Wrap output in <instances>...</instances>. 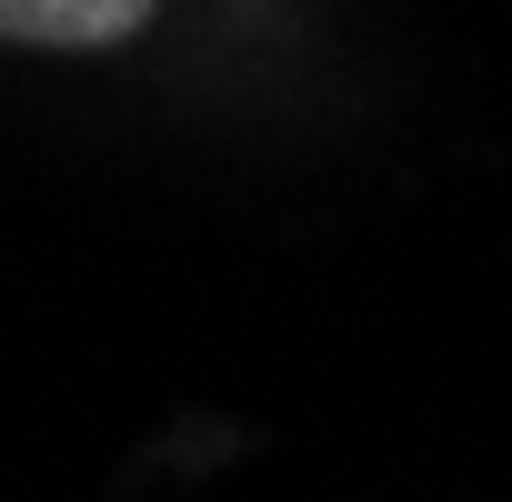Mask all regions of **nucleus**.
<instances>
[{"mask_svg": "<svg viewBox=\"0 0 512 502\" xmlns=\"http://www.w3.org/2000/svg\"><path fill=\"white\" fill-rule=\"evenodd\" d=\"M151 11L161 0H0V41H21V51H111Z\"/></svg>", "mask_w": 512, "mask_h": 502, "instance_id": "nucleus-1", "label": "nucleus"}]
</instances>
